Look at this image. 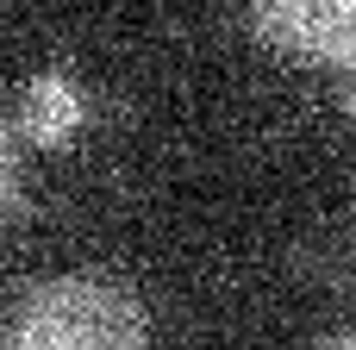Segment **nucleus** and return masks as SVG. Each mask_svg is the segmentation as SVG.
Here are the masks:
<instances>
[{"mask_svg": "<svg viewBox=\"0 0 356 350\" xmlns=\"http://www.w3.org/2000/svg\"><path fill=\"white\" fill-rule=\"evenodd\" d=\"M332 350H356V326H350V332H344V338H338Z\"/></svg>", "mask_w": 356, "mask_h": 350, "instance_id": "5", "label": "nucleus"}, {"mask_svg": "<svg viewBox=\"0 0 356 350\" xmlns=\"http://www.w3.org/2000/svg\"><path fill=\"white\" fill-rule=\"evenodd\" d=\"M144 344H150L144 307L125 288L94 282V276L38 288L0 338V350H144Z\"/></svg>", "mask_w": 356, "mask_h": 350, "instance_id": "1", "label": "nucleus"}, {"mask_svg": "<svg viewBox=\"0 0 356 350\" xmlns=\"http://www.w3.org/2000/svg\"><path fill=\"white\" fill-rule=\"evenodd\" d=\"M257 25L275 50L356 81V0H257Z\"/></svg>", "mask_w": 356, "mask_h": 350, "instance_id": "2", "label": "nucleus"}, {"mask_svg": "<svg viewBox=\"0 0 356 350\" xmlns=\"http://www.w3.org/2000/svg\"><path fill=\"white\" fill-rule=\"evenodd\" d=\"M13 200V144H6V132H0V207Z\"/></svg>", "mask_w": 356, "mask_h": 350, "instance_id": "4", "label": "nucleus"}, {"mask_svg": "<svg viewBox=\"0 0 356 350\" xmlns=\"http://www.w3.org/2000/svg\"><path fill=\"white\" fill-rule=\"evenodd\" d=\"M81 119H88V100L69 75H38L19 100V138L38 144V150H56L63 138H75Z\"/></svg>", "mask_w": 356, "mask_h": 350, "instance_id": "3", "label": "nucleus"}]
</instances>
